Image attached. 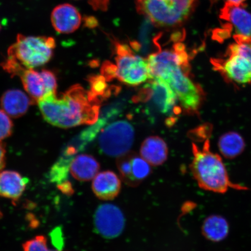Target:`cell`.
<instances>
[{"label":"cell","instance_id":"10","mask_svg":"<svg viewBox=\"0 0 251 251\" xmlns=\"http://www.w3.org/2000/svg\"><path fill=\"white\" fill-rule=\"evenodd\" d=\"M20 77L33 103L38 102L50 94L56 93L57 81L51 71L42 70L39 72L34 69H26Z\"/></svg>","mask_w":251,"mask_h":251},{"label":"cell","instance_id":"2","mask_svg":"<svg viewBox=\"0 0 251 251\" xmlns=\"http://www.w3.org/2000/svg\"><path fill=\"white\" fill-rule=\"evenodd\" d=\"M193 159L190 166L191 174L199 186L212 192L224 194L228 189L247 190L242 185L233 183L221 156L211 150L210 139H206L202 147L192 144Z\"/></svg>","mask_w":251,"mask_h":251},{"label":"cell","instance_id":"29","mask_svg":"<svg viewBox=\"0 0 251 251\" xmlns=\"http://www.w3.org/2000/svg\"><path fill=\"white\" fill-rule=\"evenodd\" d=\"M1 217H2V213H1V211H0V219H1Z\"/></svg>","mask_w":251,"mask_h":251},{"label":"cell","instance_id":"23","mask_svg":"<svg viewBox=\"0 0 251 251\" xmlns=\"http://www.w3.org/2000/svg\"><path fill=\"white\" fill-rule=\"evenodd\" d=\"M24 251H62L49 249L46 238L43 235H39L23 245Z\"/></svg>","mask_w":251,"mask_h":251},{"label":"cell","instance_id":"14","mask_svg":"<svg viewBox=\"0 0 251 251\" xmlns=\"http://www.w3.org/2000/svg\"><path fill=\"white\" fill-rule=\"evenodd\" d=\"M220 18L231 25L235 34L251 37V13L244 8L243 4L226 2Z\"/></svg>","mask_w":251,"mask_h":251},{"label":"cell","instance_id":"20","mask_svg":"<svg viewBox=\"0 0 251 251\" xmlns=\"http://www.w3.org/2000/svg\"><path fill=\"white\" fill-rule=\"evenodd\" d=\"M229 225L223 216L212 215L203 221L201 227L202 234L207 240L212 242H221L227 237Z\"/></svg>","mask_w":251,"mask_h":251},{"label":"cell","instance_id":"19","mask_svg":"<svg viewBox=\"0 0 251 251\" xmlns=\"http://www.w3.org/2000/svg\"><path fill=\"white\" fill-rule=\"evenodd\" d=\"M100 165L92 155L80 154L70 162V171L72 176L80 181H89L99 174Z\"/></svg>","mask_w":251,"mask_h":251},{"label":"cell","instance_id":"1","mask_svg":"<svg viewBox=\"0 0 251 251\" xmlns=\"http://www.w3.org/2000/svg\"><path fill=\"white\" fill-rule=\"evenodd\" d=\"M44 119L54 126L71 128L98 121L100 103L90 101L87 92L75 84L60 97L50 94L37 102Z\"/></svg>","mask_w":251,"mask_h":251},{"label":"cell","instance_id":"18","mask_svg":"<svg viewBox=\"0 0 251 251\" xmlns=\"http://www.w3.org/2000/svg\"><path fill=\"white\" fill-rule=\"evenodd\" d=\"M140 154L150 165L159 166L167 159L168 149L161 138L151 136L143 141L140 148Z\"/></svg>","mask_w":251,"mask_h":251},{"label":"cell","instance_id":"28","mask_svg":"<svg viewBox=\"0 0 251 251\" xmlns=\"http://www.w3.org/2000/svg\"><path fill=\"white\" fill-rule=\"evenodd\" d=\"M227 2L237 5H242L246 0H226Z\"/></svg>","mask_w":251,"mask_h":251},{"label":"cell","instance_id":"7","mask_svg":"<svg viewBox=\"0 0 251 251\" xmlns=\"http://www.w3.org/2000/svg\"><path fill=\"white\" fill-rule=\"evenodd\" d=\"M136 102L149 103L156 112L169 117L166 121L168 126H172L176 121L175 116L180 114L181 109L177 106L176 94L169 84L161 78L153 77L133 98Z\"/></svg>","mask_w":251,"mask_h":251},{"label":"cell","instance_id":"25","mask_svg":"<svg viewBox=\"0 0 251 251\" xmlns=\"http://www.w3.org/2000/svg\"><path fill=\"white\" fill-rule=\"evenodd\" d=\"M211 131V126L204 125L196 128L195 130H191L188 136L191 139L196 141H202L210 138Z\"/></svg>","mask_w":251,"mask_h":251},{"label":"cell","instance_id":"30","mask_svg":"<svg viewBox=\"0 0 251 251\" xmlns=\"http://www.w3.org/2000/svg\"><path fill=\"white\" fill-rule=\"evenodd\" d=\"M1 25H0V30H1Z\"/></svg>","mask_w":251,"mask_h":251},{"label":"cell","instance_id":"5","mask_svg":"<svg viewBox=\"0 0 251 251\" xmlns=\"http://www.w3.org/2000/svg\"><path fill=\"white\" fill-rule=\"evenodd\" d=\"M197 0H136L139 13L156 27L173 29L186 23Z\"/></svg>","mask_w":251,"mask_h":251},{"label":"cell","instance_id":"17","mask_svg":"<svg viewBox=\"0 0 251 251\" xmlns=\"http://www.w3.org/2000/svg\"><path fill=\"white\" fill-rule=\"evenodd\" d=\"M27 183L19 173L3 171L0 173V196L17 201L23 195Z\"/></svg>","mask_w":251,"mask_h":251},{"label":"cell","instance_id":"26","mask_svg":"<svg viewBox=\"0 0 251 251\" xmlns=\"http://www.w3.org/2000/svg\"><path fill=\"white\" fill-rule=\"evenodd\" d=\"M101 73L106 81H111L117 77V65L112 64L109 61H106L102 66Z\"/></svg>","mask_w":251,"mask_h":251},{"label":"cell","instance_id":"12","mask_svg":"<svg viewBox=\"0 0 251 251\" xmlns=\"http://www.w3.org/2000/svg\"><path fill=\"white\" fill-rule=\"evenodd\" d=\"M117 165L122 180L130 187L139 186L152 172L149 163L133 152L118 157Z\"/></svg>","mask_w":251,"mask_h":251},{"label":"cell","instance_id":"21","mask_svg":"<svg viewBox=\"0 0 251 251\" xmlns=\"http://www.w3.org/2000/svg\"><path fill=\"white\" fill-rule=\"evenodd\" d=\"M218 147L220 152L225 158L233 159L243 152L246 143L239 133L228 131L220 137Z\"/></svg>","mask_w":251,"mask_h":251},{"label":"cell","instance_id":"8","mask_svg":"<svg viewBox=\"0 0 251 251\" xmlns=\"http://www.w3.org/2000/svg\"><path fill=\"white\" fill-rule=\"evenodd\" d=\"M116 52L117 78L129 86H138L150 79L148 60L134 54L130 47L112 41Z\"/></svg>","mask_w":251,"mask_h":251},{"label":"cell","instance_id":"11","mask_svg":"<svg viewBox=\"0 0 251 251\" xmlns=\"http://www.w3.org/2000/svg\"><path fill=\"white\" fill-rule=\"evenodd\" d=\"M94 226L98 233L106 238L117 237L123 231L125 219L117 206L111 203L100 205L94 216Z\"/></svg>","mask_w":251,"mask_h":251},{"label":"cell","instance_id":"22","mask_svg":"<svg viewBox=\"0 0 251 251\" xmlns=\"http://www.w3.org/2000/svg\"><path fill=\"white\" fill-rule=\"evenodd\" d=\"M90 89L87 92L90 101L101 103L111 97L113 93L112 87H109L105 78L101 75H93L88 78Z\"/></svg>","mask_w":251,"mask_h":251},{"label":"cell","instance_id":"9","mask_svg":"<svg viewBox=\"0 0 251 251\" xmlns=\"http://www.w3.org/2000/svg\"><path fill=\"white\" fill-rule=\"evenodd\" d=\"M134 139L132 125L127 121H119L102 130L99 137V146L105 154L119 157L129 152Z\"/></svg>","mask_w":251,"mask_h":251},{"label":"cell","instance_id":"4","mask_svg":"<svg viewBox=\"0 0 251 251\" xmlns=\"http://www.w3.org/2000/svg\"><path fill=\"white\" fill-rule=\"evenodd\" d=\"M235 43L228 47L224 58L211 62L227 82L237 85L251 84V37L234 34Z\"/></svg>","mask_w":251,"mask_h":251},{"label":"cell","instance_id":"27","mask_svg":"<svg viewBox=\"0 0 251 251\" xmlns=\"http://www.w3.org/2000/svg\"><path fill=\"white\" fill-rule=\"evenodd\" d=\"M6 149L4 144L0 142V173L3 171L5 165Z\"/></svg>","mask_w":251,"mask_h":251},{"label":"cell","instance_id":"13","mask_svg":"<svg viewBox=\"0 0 251 251\" xmlns=\"http://www.w3.org/2000/svg\"><path fill=\"white\" fill-rule=\"evenodd\" d=\"M52 26L59 33L70 34L78 29L81 23L80 12L74 6L64 4L56 6L51 13Z\"/></svg>","mask_w":251,"mask_h":251},{"label":"cell","instance_id":"24","mask_svg":"<svg viewBox=\"0 0 251 251\" xmlns=\"http://www.w3.org/2000/svg\"><path fill=\"white\" fill-rule=\"evenodd\" d=\"M13 126L11 118L2 109H0V142L11 136Z\"/></svg>","mask_w":251,"mask_h":251},{"label":"cell","instance_id":"6","mask_svg":"<svg viewBox=\"0 0 251 251\" xmlns=\"http://www.w3.org/2000/svg\"><path fill=\"white\" fill-rule=\"evenodd\" d=\"M55 40L46 36L18 34L17 41L8 50V58L25 69H34L50 61L55 48Z\"/></svg>","mask_w":251,"mask_h":251},{"label":"cell","instance_id":"16","mask_svg":"<svg viewBox=\"0 0 251 251\" xmlns=\"http://www.w3.org/2000/svg\"><path fill=\"white\" fill-rule=\"evenodd\" d=\"M32 103L29 96L17 89L7 90L2 94L0 100L3 111L9 117L13 118L23 117Z\"/></svg>","mask_w":251,"mask_h":251},{"label":"cell","instance_id":"3","mask_svg":"<svg viewBox=\"0 0 251 251\" xmlns=\"http://www.w3.org/2000/svg\"><path fill=\"white\" fill-rule=\"evenodd\" d=\"M151 78H161L169 84L176 94L181 109L186 114L196 115L205 100V93L199 84L191 79V69L176 62L150 68Z\"/></svg>","mask_w":251,"mask_h":251},{"label":"cell","instance_id":"15","mask_svg":"<svg viewBox=\"0 0 251 251\" xmlns=\"http://www.w3.org/2000/svg\"><path fill=\"white\" fill-rule=\"evenodd\" d=\"M92 189L98 199L112 200L117 197L121 189V181L114 172L99 173L93 178Z\"/></svg>","mask_w":251,"mask_h":251}]
</instances>
